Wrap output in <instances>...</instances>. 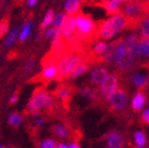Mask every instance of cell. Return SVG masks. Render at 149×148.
<instances>
[{
  "label": "cell",
  "mask_w": 149,
  "mask_h": 148,
  "mask_svg": "<svg viewBox=\"0 0 149 148\" xmlns=\"http://www.w3.org/2000/svg\"><path fill=\"white\" fill-rule=\"evenodd\" d=\"M117 1H120V3H121V0H117Z\"/></svg>",
  "instance_id": "7bdbcfd3"
},
{
  "label": "cell",
  "mask_w": 149,
  "mask_h": 148,
  "mask_svg": "<svg viewBox=\"0 0 149 148\" xmlns=\"http://www.w3.org/2000/svg\"><path fill=\"white\" fill-rule=\"evenodd\" d=\"M0 148H4V147H3V146H0Z\"/></svg>",
  "instance_id": "b9f144b4"
},
{
  "label": "cell",
  "mask_w": 149,
  "mask_h": 148,
  "mask_svg": "<svg viewBox=\"0 0 149 148\" xmlns=\"http://www.w3.org/2000/svg\"><path fill=\"white\" fill-rule=\"evenodd\" d=\"M134 140H135V145L139 147V148H143L146 146V142H147V139H146V135L143 132H136L134 134Z\"/></svg>",
  "instance_id": "603a6c76"
},
{
  "label": "cell",
  "mask_w": 149,
  "mask_h": 148,
  "mask_svg": "<svg viewBox=\"0 0 149 148\" xmlns=\"http://www.w3.org/2000/svg\"><path fill=\"white\" fill-rule=\"evenodd\" d=\"M141 33L143 37H146V38L149 37V18H147V19L143 22V24L141 26Z\"/></svg>",
  "instance_id": "4dcf8cb0"
},
{
  "label": "cell",
  "mask_w": 149,
  "mask_h": 148,
  "mask_svg": "<svg viewBox=\"0 0 149 148\" xmlns=\"http://www.w3.org/2000/svg\"><path fill=\"white\" fill-rule=\"evenodd\" d=\"M62 38L65 40L77 39V26H76V15L68 14L62 25Z\"/></svg>",
  "instance_id": "8992f818"
},
{
  "label": "cell",
  "mask_w": 149,
  "mask_h": 148,
  "mask_svg": "<svg viewBox=\"0 0 149 148\" xmlns=\"http://www.w3.org/2000/svg\"><path fill=\"white\" fill-rule=\"evenodd\" d=\"M143 43H144V40H137L135 43V45L133 46L132 53H133L134 58H139V57L143 56Z\"/></svg>",
  "instance_id": "ffe728a7"
},
{
  "label": "cell",
  "mask_w": 149,
  "mask_h": 148,
  "mask_svg": "<svg viewBox=\"0 0 149 148\" xmlns=\"http://www.w3.org/2000/svg\"><path fill=\"white\" fill-rule=\"evenodd\" d=\"M81 1L82 0H66L65 5H64V10L68 14H73L78 12L79 7H81Z\"/></svg>",
  "instance_id": "2e32d148"
},
{
  "label": "cell",
  "mask_w": 149,
  "mask_h": 148,
  "mask_svg": "<svg viewBox=\"0 0 149 148\" xmlns=\"http://www.w3.org/2000/svg\"><path fill=\"white\" fill-rule=\"evenodd\" d=\"M57 96L64 101H66L68 98H70L71 96V88L69 87H61L58 90H57Z\"/></svg>",
  "instance_id": "cb8c5ba5"
},
{
  "label": "cell",
  "mask_w": 149,
  "mask_h": 148,
  "mask_svg": "<svg viewBox=\"0 0 149 148\" xmlns=\"http://www.w3.org/2000/svg\"><path fill=\"white\" fill-rule=\"evenodd\" d=\"M88 69H89V64H86V63H82V64H79L76 69H74L71 73H70V78H72V80H74V78H77V77H79V76H82V75H84V73L88 71Z\"/></svg>",
  "instance_id": "ac0fdd59"
},
{
  "label": "cell",
  "mask_w": 149,
  "mask_h": 148,
  "mask_svg": "<svg viewBox=\"0 0 149 148\" xmlns=\"http://www.w3.org/2000/svg\"><path fill=\"white\" fill-rule=\"evenodd\" d=\"M43 122H44L43 119H37V120H36V124H37V126H42Z\"/></svg>",
  "instance_id": "ab89813d"
},
{
  "label": "cell",
  "mask_w": 149,
  "mask_h": 148,
  "mask_svg": "<svg viewBox=\"0 0 149 148\" xmlns=\"http://www.w3.org/2000/svg\"><path fill=\"white\" fill-rule=\"evenodd\" d=\"M83 62H84V56L78 51L63 53L57 63L58 66L57 78L61 80V78H65L66 76H70V73Z\"/></svg>",
  "instance_id": "3957f363"
},
{
  "label": "cell",
  "mask_w": 149,
  "mask_h": 148,
  "mask_svg": "<svg viewBox=\"0 0 149 148\" xmlns=\"http://www.w3.org/2000/svg\"><path fill=\"white\" fill-rule=\"evenodd\" d=\"M103 6L110 14H117L120 11V1L117 0H103Z\"/></svg>",
  "instance_id": "9a60e30c"
},
{
  "label": "cell",
  "mask_w": 149,
  "mask_h": 148,
  "mask_svg": "<svg viewBox=\"0 0 149 148\" xmlns=\"http://www.w3.org/2000/svg\"><path fill=\"white\" fill-rule=\"evenodd\" d=\"M143 54L144 56H149V37H148V39L144 40V43H143Z\"/></svg>",
  "instance_id": "8d00e7d4"
},
{
  "label": "cell",
  "mask_w": 149,
  "mask_h": 148,
  "mask_svg": "<svg viewBox=\"0 0 149 148\" xmlns=\"http://www.w3.org/2000/svg\"><path fill=\"white\" fill-rule=\"evenodd\" d=\"M110 107L115 110H122L127 104V94L122 89H116L108 98Z\"/></svg>",
  "instance_id": "52a82bcc"
},
{
  "label": "cell",
  "mask_w": 149,
  "mask_h": 148,
  "mask_svg": "<svg viewBox=\"0 0 149 148\" xmlns=\"http://www.w3.org/2000/svg\"><path fill=\"white\" fill-rule=\"evenodd\" d=\"M31 31H32V23L31 22H26L24 25H23V27H22V31H20V33H19V40L20 42H25L29 37H30V34H31Z\"/></svg>",
  "instance_id": "e0dca14e"
},
{
  "label": "cell",
  "mask_w": 149,
  "mask_h": 148,
  "mask_svg": "<svg viewBox=\"0 0 149 148\" xmlns=\"http://www.w3.org/2000/svg\"><path fill=\"white\" fill-rule=\"evenodd\" d=\"M56 142L51 139H46L40 143V148H56Z\"/></svg>",
  "instance_id": "1f68e13d"
},
{
  "label": "cell",
  "mask_w": 149,
  "mask_h": 148,
  "mask_svg": "<svg viewBox=\"0 0 149 148\" xmlns=\"http://www.w3.org/2000/svg\"><path fill=\"white\" fill-rule=\"evenodd\" d=\"M37 1H38V0H27V5L29 6H34L37 4Z\"/></svg>",
  "instance_id": "f35d334b"
},
{
  "label": "cell",
  "mask_w": 149,
  "mask_h": 148,
  "mask_svg": "<svg viewBox=\"0 0 149 148\" xmlns=\"http://www.w3.org/2000/svg\"><path fill=\"white\" fill-rule=\"evenodd\" d=\"M121 40H122V39H117V40H115V42H113V43H110L109 45H107L105 50H104L103 53L101 54V57H102V59H103L104 62L110 63V62H113V61L115 59L116 49H117L118 44L121 43Z\"/></svg>",
  "instance_id": "30bf717a"
},
{
  "label": "cell",
  "mask_w": 149,
  "mask_h": 148,
  "mask_svg": "<svg viewBox=\"0 0 149 148\" xmlns=\"http://www.w3.org/2000/svg\"><path fill=\"white\" fill-rule=\"evenodd\" d=\"M56 148H79L77 142H71L70 145H64V143H59Z\"/></svg>",
  "instance_id": "e575fe53"
},
{
  "label": "cell",
  "mask_w": 149,
  "mask_h": 148,
  "mask_svg": "<svg viewBox=\"0 0 149 148\" xmlns=\"http://www.w3.org/2000/svg\"><path fill=\"white\" fill-rule=\"evenodd\" d=\"M82 94L84 96H86V97H95V91L92 90V89H90V88L82 89Z\"/></svg>",
  "instance_id": "836d02e7"
},
{
  "label": "cell",
  "mask_w": 149,
  "mask_h": 148,
  "mask_svg": "<svg viewBox=\"0 0 149 148\" xmlns=\"http://www.w3.org/2000/svg\"><path fill=\"white\" fill-rule=\"evenodd\" d=\"M58 76V66L56 62H47V64L44 65L42 72H40V80L44 82H50Z\"/></svg>",
  "instance_id": "9c48e42d"
},
{
  "label": "cell",
  "mask_w": 149,
  "mask_h": 148,
  "mask_svg": "<svg viewBox=\"0 0 149 148\" xmlns=\"http://www.w3.org/2000/svg\"><path fill=\"white\" fill-rule=\"evenodd\" d=\"M56 31H57V30H56L54 27H51V29L47 27V30L44 33V37H45V38H49V39H53L54 36H56Z\"/></svg>",
  "instance_id": "d6a6232c"
},
{
  "label": "cell",
  "mask_w": 149,
  "mask_h": 148,
  "mask_svg": "<svg viewBox=\"0 0 149 148\" xmlns=\"http://www.w3.org/2000/svg\"><path fill=\"white\" fill-rule=\"evenodd\" d=\"M53 103V100L51 97V95L47 91L43 90V89H38L34 91V94L32 95L31 100L29 101L27 104V109L32 114H36L37 112H39L43 108H47Z\"/></svg>",
  "instance_id": "277c9868"
},
{
  "label": "cell",
  "mask_w": 149,
  "mask_h": 148,
  "mask_svg": "<svg viewBox=\"0 0 149 148\" xmlns=\"http://www.w3.org/2000/svg\"><path fill=\"white\" fill-rule=\"evenodd\" d=\"M22 115L20 114H17V113H14V114H11L10 115V117H8V123L11 124V126H14V127H18L20 123H22Z\"/></svg>",
  "instance_id": "d4e9b609"
},
{
  "label": "cell",
  "mask_w": 149,
  "mask_h": 148,
  "mask_svg": "<svg viewBox=\"0 0 149 148\" xmlns=\"http://www.w3.org/2000/svg\"><path fill=\"white\" fill-rule=\"evenodd\" d=\"M34 68H36V61L33 58H31L26 62V64L24 66V72L26 73V75H30V73L34 70Z\"/></svg>",
  "instance_id": "83f0119b"
},
{
  "label": "cell",
  "mask_w": 149,
  "mask_h": 148,
  "mask_svg": "<svg viewBox=\"0 0 149 148\" xmlns=\"http://www.w3.org/2000/svg\"><path fill=\"white\" fill-rule=\"evenodd\" d=\"M53 19H54V12H53L52 10H50V11L45 14V17H44V19H43V22H42V24H40V29H42V30L47 29L49 25L53 23Z\"/></svg>",
  "instance_id": "d6986e66"
},
{
  "label": "cell",
  "mask_w": 149,
  "mask_h": 148,
  "mask_svg": "<svg viewBox=\"0 0 149 148\" xmlns=\"http://www.w3.org/2000/svg\"><path fill=\"white\" fill-rule=\"evenodd\" d=\"M121 1H130V0H121Z\"/></svg>",
  "instance_id": "60d3db41"
},
{
  "label": "cell",
  "mask_w": 149,
  "mask_h": 148,
  "mask_svg": "<svg viewBox=\"0 0 149 148\" xmlns=\"http://www.w3.org/2000/svg\"><path fill=\"white\" fill-rule=\"evenodd\" d=\"M53 133L57 135L58 138H62V139H64V138H66L69 135L68 128L65 126H63V124H56L53 127Z\"/></svg>",
  "instance_id": "7402d4cb"
},
{
  "label": "cell",
  "mask_w": 149,
  "mask_h": 148,
  "mask_svg": "<svg viewBox=\"0 0 149 148\" xmlns=\"http://www.w3.org/2000/svg\"><path fill=\"white\" fill-rule=\"evenodd\" d=\"M141 120H142V122H143V123L149 124V109H147V110H144V112H143Z\"/></svg>",
  "instance_id": "d590c367"
},
{
  "label": "cell",
  "mask_w": 149,
  "mask_h": 148,
  "mask_svg": "<svg viewBox=\"0 0 149 148\" xmlns=\"http://www.w3.org/2000/svg\"><path fill=\"white\" fill-rule=\"evenodd\" d=\"M144 10L143 5H141L140 3H132V4H128L124 8H123V13L130 18V19H133V18H137L142 11Z\"/></svg>",
  "instance_id": "8fae6325"
},
{
  "label": "cell",
  "mask_w": 149,
  "mask_h": 148,
  "mask_svg": "<svg viewBox=\"0 0 149 148\" xmlns=\"http://www.w3.org/2000/svg\"><path fill=\"white\" fill-rule=\"evenodd\" d=\"M146 101H147L146 95L143 94L142 91L136 92V95L134 96V98H133V101H132V107H133V109L135 110V112H139V110H141V109L144 107Z\"/></svg>",
  "instance_id": "5bb4252c"
},
{
  "label": "cell",
  "mask_w": 149,
  "mask_h": 148,
  "mask_svg": "<svg viewBox=\"0 0 149 148\" xmlns=\"http://www.w3.org/2000/svg\"><path fill=\"white\" fill-rule=\"evenodd\" d=\"M105 47H107V44L105 43H103V42H98L97 44H95V46L92 47V50H94V53L95 54H101L103 53V51L105 50Z\"/></svg>",
  "instance_id": "f1b7e54d"
},
{
  "label": "cell",
  "mask_w": 149,
  "mask_h": 148,
  "mask_svg": "<svg viewBox=\"0 0 149 148\" xmlns=\"http://www.w3.org/2000/svg\"><path fill=\"white\" fill-rule=\"evenodd\" d=\"M133 82H134V84H135L136 87L142 88V87L146 85L147 78H146V76H143V75H135V76L133 77Z\"/></svg>",
  "instance_id": "4316f807"
},
{
  "label": "cell",
  "mask_w": 149,
  "mask_h": 148,
  "mask_svg": "<svg viewBox=\"0 0 149 148\" xmlns=\"http://www.w3.org/2000/svg\"><path fill=\"white\" fill-rule=\"evenodd\" d=\"M129 26V19L122 14H114L108 20L103 22L98 27V36L102 39H110L113 37Z\"/></svg>",
  "instance_id": "7a4b0ae2"
},
{
  "label": "cell",
  "mask_w": 149,
  "mask_h": 148,
  "mask_svg": "<svg viewBox=\"0 0 149 148\" xmlns=\"http://www.w3.org/2000/svg\"><path fill=\"white\" fill-rule=\"evenodd\" d=\"M65 20V15L63 13H58L57 15H54L53 19V27L54 29H62V25Z\"/></svg>",
  "instance_id": "484cf974"
},
{
  "label": "cell",
  "mask_w": 149,
  "mask_h": 148,
  "mask_svg": "<svg viewBox=\"0 0 149 148\" xmlns=\"http://www.w3.org/2000/svg\"><path fill=\"white\" fill-rule=\"evenodd\" d=\"M17 38H18V29H13V30L7 34L6 39H5V43H4L5 47H10V46H12L13 43L17 40Z\"/></svg>",
  "instance_id": "44dd1931"
},
{
  "label": "cell",
  "mask_w": 149,
  "mask_h": 148,
  "mask_svg": "<svg viewBox=\"0 0 149 148\" xmlns=\"http://www.w3.org/2000/svg\"><path fill=\"white\" fill-rule=\"evenodd\" d=\"M76 26H77V38H86L91 37L96 32V25L89 15L78 14L76 15Z\"/></svg>",
  "instance_id": "5b68a950"
},
{
  "label": "cell",
  "mask_w": 149,
  "mask_h": 148,
  "mask_svg": "<svg viewBox=\"0 0 149 148\" xmlns=\"http://www.w3.org/2000/svg\"><path fill=\"white\" fill-rule=\"evenodd\" d=\"M137 40H139V38L136 36H129L125 39H122L121 43L118 44L114 61L120 69L125 70L133 65L134 56L132 53V49Z\"/></svg>",
  "instance_id": "6da1fadb"
},
{
  "label": "cell",
  "mask_w": 149,
  "mask_h": 148,
  "mask_svg": "<svg viewBox=\"0 0 149 148\" xmlns=\"http://www.w3.org/2000/svg\"><path fill=\"white\" fill-rule=\"evenodd\" d=\"M117 89V77L115 75H108L104 82L100 85L101 96L104 98H109L110 95Z\"/></svg>",
  "instance_id": "ba28073f"
},
{
  "label": "cell",
  "mask_w": 149,
  "mask_h": 148,
  "mask_svg": "<svg viewBox=\"0 0 149 148\" xmlns=\"http://www.w3.org/2000/svg\"><path fill=\"white\" fill-rule=\"evenodd\" d=\"M8 31V19H4L0 22V38L4 37Z\"/></svg>",
  "instance_id": "f546056e"
},
{
  "label": "cell",
  "mask_w": 149,
  "mask_h": 148,
  "mask_svg": "<svg viewBox=\"0 0 149 148\" xmlns=\"http://www.w3.org/2000/svg\"><path fill=\"white\" fill-rule=\"evenodd\" d=\"M108 75H109L108 70L104 69V68H96V69H94L91 71V75H90L92 84L101 85L104 82V80L108 77Z\"/></svg>",
  "instance_id": "7c38bea8"
},
{
  "label": "cell",
  "mask_w": 149,
  "mask_h": 148,
  "mask_svg": "<svg viewBox=\"0 0 149 148\" xmlns=\"http://www.w3.org/2000/svg\"><path fill=\"white\" fill-rule=\"evenodd\" d=\"M107 148H121L123 145V136L118 132H110L107 138Z\"/></svg>",
  "instance_id": "4fadbf2b"
},
{
  "label": "cell",
  "mask_w": 149,
  "mask_h": 148,
  "mask_svg": "<svg viewBox=\"0 0 149 148\" xmlns=\"http://www.w3.org/2000/svg\"><path fill=\"white\" fill-rule=\"evenodd\" d=\"M17 101H18V95H17V94H14V95L10 98V102H11V103H15Z\"/></svg>",
  "instance_id": "74e56055"
}]
</instances>
